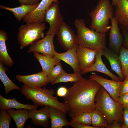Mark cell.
Returning <instances> with one entry per match:
<instances>
[{"label": "cell", "mask_w": 128, "mask_h": 128, "mask_svg": "<svg viewBox=\"0 0 128 128\" xmlns=\"http://www.w3.org/2000/svg\"><path fill=\"white\" fill-rule=\"evenodd\" d=\"M34 56L38 60L42 67V71L48 76L53 68L61 60L48 55L37 52H33Z\"/></svg>", "instance_id": "obj_23"}, {"label": "cell", "mask_w": 128, "mask_h": 128, "mask_svg": "<svg viewBox=\"0 0 128 128\" xmlns=\"http://www.w3.org/2000/svg\"><path fill=\"white\" fill-rule=\"evenodd\" d=\"M6 70L4 65L0 62V79L5 87V94L7 95L12 90H20L21 89L14 83L8 77L6 73Z\"/></svg>", "instance_id": "obj_26"}, {"label": "cell", "mask_w": 128, "mask_h": 128, "mask_svg": "<svg viewBox=\"0 0 128 128\" xmlns=\"http://www.w3.org/2000/svg\"><path fill=\"white\" fill-rule=\"evenodd\" d=\"M20 91L26 99L31 100L38 106L53 107L67 114L68 109L66 105L64 102H60L57 96H54L55 92L54 89H48L45 87L32 88L23 85Z\"/></svg>", "instance_id": "obj_3"}, {"label": "cell", "mask_w": 128, "mask_h": 128, "mask_svg": "<svg viewBox=\"0 0 128 128\" xmlns=\"http://www.w3.org/2000/svg\"><path fill=\"white\" fill-rule=\"evenodd\" d=\"M110 0H99L95 7L89 13L91 29L101 33L108 32L111 28L109 20L114 17L113 10Z\"/></svg>", "instance_id": "obj_5"}, {"label": "cell", "mask_w": 128, "mask_h": 128, "mask_svg": "<svg viewBox=\"0 0 128 128\" xmlns=\"http://www.w3.org/2000/svg\"><path fill=\"white\" fill-rule=\"evenodd\" d=\"M63 21L59 4L53 3L47 9L45 15L44 22L48 23L50 26L48 30L46 32V35L55 34L59 26Z\"/></svg>", "instance_id": "obj_8"}, {"label": "cell", "mask_w": 128, "mask_h": 128, "mask_svg": "<svg viewBox=\"0 0 128 128\" xmlns=\"http://www.w3.org/2000/svg\"><path fill=\"white\" fill-rule=\"evenodd\" d=\"M122 128H128V108H123Z\"/></svg>", "instance_id": "obj_36"}, {"label": "cell", "mask_w": 128, "mask_h": 128, "mask_svg": "<svg viewBox=\"0 0 128 128\" xmlns=\"http://www.w3.org/2000/svg\"><path fill=\"white\" fill-rule=\"evenodd\" d=\"M128 93V75L125 78L120 87L119 96Z\"/></svg>", "instance_id": "obj_34"}, {"label": "cell", "mask_w": 128, "mask_h": 128, "mask_svg": "<svg viewBox=\"0 0 128 128\" xmlns=\"http://www.w3.org/2000/svg\"><path fill=\"white\" fill-rule=\"evenodd\" d=\"M38 106L34 104H24L18 101L15 98L7 99L4 97L0 94V109L7 110L12 108L17 110L25 109L29 110L37 109Z\"/></svg>", "instance_id": "obj_21"}, {"label": "cell", "mask_w": 128, "mask_h": 128, "mask_svg": "<svg viewBox=\"0 0 128 128\" xmlns=\"http://www.w3.org/2000/svg\"><path fill=\"white\" fill-rule=\"evenodd\" d=\"M102 55V50L98 51L96 59L94 64L90 67L82 70L81 75L87 73L93 72H97L104 74L110 77L112 80L118 81L122 80L119 77L117 76L110 71L107 68L102 60L101 56Z\"/></svg>", "instance_id": "obj_18"}, {"label": "cell", "mask_w": 128, "mask_h": 128, "mask_svg": "<svg viewBox=\"0 0 128 128\" xmlns=\"http://www.w3.org/2000/svg\"><path fill=\"white\" fill-rule=\"evenodd\" d=\"M119 58L121 64L123 72L125 78L128 75V49L122 46L120 50Z\"/></svg>", "instance_id": "obj_29"}, {"label": "cell", "mask_w": 128, "mask_h": 128, "mask_svg": "<svg viewBox=\"0 0 128 128\" xmlns=\"http://www.w3.org/2000/svg\"><path fill=\"white\" fill-rule=\"evenodd\" d=\"M102 55L109 61L112 71H114L119 77L124 80L125 78L123 72L119 55L114 50L106 47L102 50Z\"/></svg>", "instance_id": "obj_19"}, {"label": "cell", "mask_w": 128, "mask_h": 128, "mask_svg": "<svg viewBox=\"0 0 128 128\" xmlns=\"http://www.w3.org/2000/svg\"><path fill=\"white\" fill-rule=\"evenodd\" d=\"M78 44L65 52L59 53L56 51L54 57L56 59L62 60L69 65L74 73L81 74V70L79 66L77 59L76 49Z\"/></svg>", "instance_id": "obj_15"}, {"label": "cell", "mask_w": 128, "mask_h": 128, "mask_svg": "<svg viewBox=\"0 0 128 128\" xmlns=\"http://www.w3.org/2000/svg\"><path fill=\"white\" fill-rule=\"evenodd\" d=\"M21 5L24 4L27 5H34L40 2V0H18Z\"/></svg>", "instance_id": "obj_38"}, {"label": "cell", "mask_w": 128, "mask_h": 128, "mask_svg": "<svg viewBox=\"0 0 128 128\" xmlns=\"http://www.w3.org/2000/svg\"></svg>", "instance_id": "obj_42"}, {"label": "cell", "mask_w": 128, "mask_h": 128, "mask_svg": "<svg viewBox=\"0 0 128 128\" xmlns=\"http://www.w3.org/2000/svg\"><path fill=\"white\" fill-rule=\"evenodd\" d=\"M64 71L60 61L53 68L50 74L48 76L49 82L52 85Z\"/></svg>", "instance_id": "obj_31"}, {"label": "cell", "mask_w": 128, "mask_h": 128, "mask_svg": "<svg viewBox=\"0 0 128 128\" xmlns=\"http://www.w3.org/2000/svg\"><path fill=\"white\" fill-rule=\"evenodd\" d=\"M16 78L24 85L32 88L45 87L49 82L48 76L42 71L27 75L18 74L16 76Z\"/></svg>", "instance_id": "obj_10"}, {"label": "cell", "mask_w": 128, "mask_h": 128, "mask_svg": "<svg viewBox=\"0 0 128 128\" xmlns=\"http://www.w3.org/2000/svg\"><path fill=\"white\" fill-rule=\"evenodd\" d=\"M91 125L97 128H107L108 124L102 113L96 109L92 112Z\"/></svg>", "instance_id": "obj_27"}, {"label": "cell", "mask_w": 128, "mask_h": 128, "mask_svg": "<svg viewBox=\"0 0 128 128\" xmlns=\"http://www.w3.org/2000/svg\"><path fill=\"white\" fill-rule=\"evenodd\" d=\"M114 17L121 28L128 33V0H118Z\"/></svg>", "instance_id": "obj_17"}, {"label": "cell", "mask_w": 128, "mask_h": 128, "mask_svg": "<svg viewBox=\"0 0 128 128\" xmlns=\"http://www.w3.org/2000/svg\"><path fill=\"white\" fill-rule=\"evenodd\" d=\"M8 39L6 32L0 30V62L8 67H12L14 62L9 56L7 51L6 42Z\"/></svg>", "instance_id": "obj_24"}, {"label": "cell", "mask_w": 128, "mask_h": 128, "mask_svg": "<svg viewBox=\"0 0 128 128\" xmlns=\"http://www.w3.org/2000/svg\"><path fill=\"white\" fill-rule=\"evenodd\" d=\"M68 91V88L64 87H59L57 91L58 96L61 97H64Z\"/></svg>", "instance_id": "obj_37"}, {"label": "cell", "mask_w": 128, "mask_h": 128, "mask_svg": "<svg viewBox=\"0 0 128 128\" xmlns=\"http://www.w3.org/2000/svg\"><path fill=\"white\" fill-rule=\"evenodd\" d=\"M82 77L80 73L74 72L73 73L70 74L67 73L64 71L52 85L60 82H75L79 80Z\"/></svg>", "instance_id": "obj_28"}, {"label": "cell", "mask_w": 128, "mask_h": 128, "mask_svg": "<svg viewBox=\"0 0 128 128\" xmlns=\"http://www.w3.org/2000/svg\"><path fill=\"white\" fill-rule=\"evenodd\" d=\"M122 125L119 121L114 120L111 124L108 125L107 128H122Z\"/></svg>", "instance_id": "obj_40"}, {"label": "cell", "mask_w": 128, "mask_h": 128, "mask_svg": "<svg viewBox=\"0 0 128 128\" xmlns=\"http://www.w3.org/2000/svg\"><path fill=\"white\" fill-rule=\"evenodd\" d=\"M39 3L34 5H21L20 6L14 8L0 5L2 9L9 11L12 13L18 22H20L28 14L35 9Z\"/></svg>", "instance_id": "obj_22"}, {"label": "cell", "mask_w": 128, "mask_h": 128, "mask_svg": "<svg viewBox=\"0 0 128 128\" xmlns=\"http://www.w3.org/2000/svg\"><path fill=\"white\" fill-rule=\"evenodd\" d=\"M12 118L5 110H0V128H9Z\"/></svg>", "instance_id": "obj_32"}, {"label": "cell", "mask_w": 128, "mask_h": 128, "mask_svg": "<svg viewBox=\"0 0 128 128\" xmlns=\"http://www.w3.org/2000/svg\"><path fill=\"white\" fill-rule=\"evenodd\" d=\"M78 122L87 125L91 124V113L90 111L82 112L72 119Z\"/></svg>", "instance_id": "obj_30"}, {"label": "cell", "mask_w": 128, "mask_h": 128, "mask_svg": "<svg viewBox=\"0 0 128 128\" xmlns=\"http://www.w3.org/2000/svg\"><path fill=\"white\" fill-rule=\"evenodd\" d=\"M90 78L99 83L108 92L112 98L115 101L119 96L120 87L123 81L110 80L92 72Z\"/></svg>", "instance_id": "obj_13"}, {"label": "cell", "mask_w": 128, "mask_h": 128, "mask_svg": "<svg viewBox=\"0 0 128 128\" xmlns=\"http://www.w3.org/2000/svg\"><path fill=\"white\" fill-rule=\"evenodd\" d=\"M121 29V33L124 39V43L122 46L126 49H128V33L123 29Z\"/></svg>", "instance_id": "obj_39"}, {"label": "cell", "mask_w": 128, "mask_h": 128, "mask_svg": "<svg viewBox=\"0 0 128 128\" xmlns=\"http://www.w3.org/2000/svg\"><path fill=\"white\" fill-rule=\"evenodd\" d=\"M118 0H112V4L113 6H116L117 5Z\"/></svg>", "instance_id": "obj_41"}, {"label": "cell", "mask_w": 128, "mask_h": 128, "mask_svg": "<svg viewBox=\"0 0 128 128\" xmlns=\"http://www.w3.org/2000/svg\"><path fill=\"white\" fill-rule=\"evenodd\" d=\"M95 100L96 109L103 114L108 125L111 124L114 120L118 121L122 124L123 107L113 99L102 86L97 92Z\"/></svg>", "instance_id": "obj_2"}, {"label": "cell", "mask_w": 128, "mask_h": 128, "mask_svg": "<svg viewBox=\"0 0 128 128\" xmlns=\"http://www.w3.org/2000/svg\"><path fill=\"white\" fill-rule=\"evenodd\" d=\"M98 50L78 46L77 54L78 64L81 71L90 67L94 64Z\"/></svg>", "instance_id": "obj_11"}, {"label": "cell", "mask_w": 128, "mask_h": 128, "mask_svg": "<svg viewBox=\"0 0 128 128\" xmlns=\"http://www.w3.org/2000/svg\"><path fill=\"white\" fill-rule=\"evenodd\" d=\"M53 3L59 4V0H41L37 7L27 14L23 19L26 23L35 22H44V16L46 12Z\"/></svg>", "instance_id": "obj_12"}, {"label": "cell", "mask_w": 128, "mask_h": 128, "mask_svg": "<svg viewBox=\"0 0 128 128\" xmlns=\"http://www.w3.org/2000/svg\"><path fill=\"white\" fill-rule=\"evenodd\" d=\"M55 35V33L46 35L42 39L31 45L27 52H36L54 57L55 51L53 42Z\"/></svg>", "instance_id": "obj_9"}, {"label": "cell", "mask_w": 128, "mask_h": 128, "mask_svg": "<svg viewBox=\"0 0 128 128\" xmlns=\"http://www.w3.org/2000/svg\"><path fill=\"white\" fill-rule=\"evenodd\" d=\"M110 20L111 25L109 33V48L119 55L120 48L124 43V39L120 31L118 23L114 17Z\"/></svg>", "instance_id": "obj_14"}, {"label": "cell", "mask_w": 128, "mask_h": 128, "mask_svg": "<svg viewBox=\"0 0 128 128\" xmlns=\"http://www.w3.org/2000/svg\"><path fill=\"white\" fill-rule=\"evenodd\" d=\"M55 34L57 37L59 44L66 51L77 44V35L64 21L59 26Z\"/></svg>", "instance_id": "obj_7"}, {"label": "cell", "mask_w": 128, "mask_h": 128, "mask_svg": "<svg viewBox=\"0 0 128 128\" xmlns=\"http://www.w3.org/2000/svg\"><path fill=\"white\" fill-rule=\"evenodd\" d=\"M26 23L18 29L17 39L21 50L43 38V31L46 27L44 22H32Z\"/></svg>", "instance_id": "obj_6"}, {"label": "cell", "mask_w": 128, "mask_h": 128, "mask_svg": "<svg viewBox=\"0 0 128 128\" xmlns=\"http://www.w3.org/2000/svg\"><path fill=\"white\" fill-rule=\"evenodd\" d=\"M29 118L32 119L31 123L37 126L45 128H48L49 125V106H45L39 110H29Z\"/></svg>", "instance_id": "obj_16"}, {"label": "cell", "mask_w": 128, "mask_h": 128, "mask_svg": "<svg viewBox=\"0 0 128 128\" xmlns=\"http://www.w3.org/2000/svg\"><path fill=\"white\" fill-rule=\"evenodd\" d=\"M29 110L25 109L15 110L11 109L6 111L15 122L17 128H23L26 121L29 118Z\"/></svg>", "instance_id": "obj_25"}, {"label": "cell", "mask_w": 128, "mask_h": 128, "mask_svg": "<svg viewBox=\"0 0 128 128\" xmlns=\"http://www.w3.org/2000/svg\"><path fill=\"white\" fill-rule=\"evenodd\" d=\"M74 24L77 30L78 46L98 50H103L106 47L105 33L97 32L88 28L82 18L76 19Z\"/></svg>", "instance_id": "obj_4"}, {"label": "cell", "mask_w": 128, "mask_h": 128, "mask_svg": "<svg viewBox=\"0 0 128 128\" xmlns=\"http://www.w3.org/2000/svg\"><path fill=\"white\" fill-rule=\"evenodd\" d=\"M101 86L90 78L82 77L68 88L64 101L68 107L69 116L72 119L82 112H91L96 109L95 96Z\"/></svg>", "instance_id": "obj_1"}, {"label": "cell", "mask_w": 128, "mask_h": 128, "mask_svg": "<svg viewBox=\"0 0 128 128\" xmlns=\"http://www.w3.org/2000/svg\"><path fill=\"white\" fill-rule=\"evenodd\" d=\"M69 125L74 128H97L91 125L84 124L74 121L72 119L69 122Z\"/></svg>", "instance_id": "obj_35"}, {"label": "cell", "mask_w": 128, "mask_h": 128, "mask_svg": "<svg viewBox=\"0 0 128 128\" xmlns=\"http://www.w3.org/2000/svg\"><path fill=\"white\" fill-rule=\"evenodd\" d=\"M66 113L60 109L49 106V114L51 128H62L68 127L69 122L67 119Z\"/></svg>", "instance_id": "obj_20"}, {"label": "cell", "mask_w": 128, "mask_h": 128, "mask_svg": "<svg viewBox=\"0 0 128 128\" xmlns=\"http://www.w3.org/2000/svg\"><path fill=\"white\" fill-rule=\"evenodd\" d=\"M117 101L123 108H128V93L119 96Z\"/></svg>", "instance_id": "obj_33"}]
</instances>
